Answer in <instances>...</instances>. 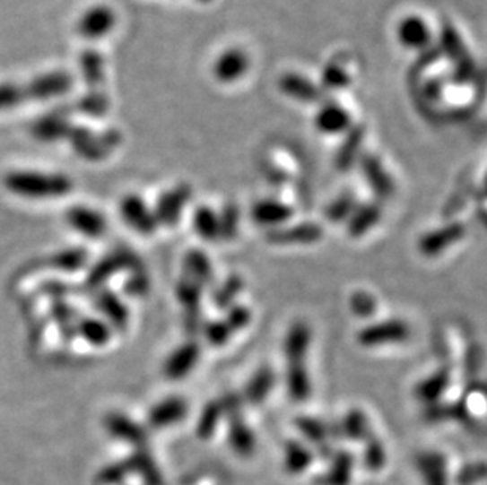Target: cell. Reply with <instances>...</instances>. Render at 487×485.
Instances as JSON below:
<instances>
[{
    "mask_svg": "<svg viewBox=\"0 0 487 485\" xmlns=\"http://www.w3.org/2000/svg\"><path fill=\"white\" fill-rule=\"evenodd\" d=\"M4 185L14 195L32 201L59 199L68 195L73 188L72 180L66 175L45 174L32 170L10 172L5 175Z\"/></svg>",
    "mask_w": 487,
    "mask_h": 485,
    "instance_id": "6da1fadb",
    "label": "cell"
},
{
    "mask_svg": "<svg viewBox=\"0 0 487 485\" xmlns=\"http://www.w3.org/2000/svg\"><path fill=\"white\" fill-rule=\"evenodd\" d=\"M66 139L72 141L73 149L76 150L83 158L98 161L117 147L120 143V134L117 131L111 130L97 136L89 128L72 126Z\"/></svg>",
    "mask_w": 487,
    "mask_h": 485,
    "instance_id": "7a4b0ae2",
    "label": "cell"
},
{
    "mask_svg": "<svg viewBox=\"0 0 487 485\" xmlns=\"http://www.w3.org/2000/svg\"><path fill=\"white\" fill-rule=\"evenodd\" d=\"M24 87L26 101H45L52 98H59L70 91L73 87V78L66 72L45 73L39 78L32 79Z\"/></svg>",
    "mask_w": 487,
    "mask_h": 485,
    "instance_id": "3957f363",
    "label": "cell"
},
{
    "mask_svg": "<svg viewBox=\"0 0 487 485\" xmlns=\"http://www.w3.org/2000/svg\"><path fill=\"white\" fill-rule=\"evenodd\" d=\"M120 214L128 226L143 235H152L158 227L155 213L137 195H126L120 204Z\"/></svg>",
    "mask_w": 487,
    "mask_h": 485,
    "instance_id": "277c9868",
    "label": "cell"
},
{
    "mask_svg": "<svg viewBox=\"0 0 487 485\" xmlns=\"http://www.w3.org/2000/svg\"><path fill=\"white\" fill-rule=\"evenodd\" d=\"M116 21L117 18L112 8L97 5L83 14V18L78 22V30L84 39H101L111 32L116 26Z\"/></svg>",
    "mask_w": 487,
    "mask_h": 485,
    "instance_id": "5b68a950",
    "label": "cell"
},
{
    "mask_svg": "<svg viewBox=\"0 0 487 485\" xmlns=\"http://www.w3.org/2000/svg\"><path fill=\"white\" fill-rule=\"evenodd\" d=\"M66 221L72 229L89 238H100L106 232V221L103 214L89 207L78 205L72 208L66 214Z\"/></svg>",
    "mask_w": 487,
    "mask_h": 485,
    "instance_id": "8992f818",
    "label": "cell"
},
{
    "mask_svg": "<svg viewBox=\"0 0 487 485\" xmlns=\"http://www.w3.org/2000/svg\"><path fill=\"white\" fill-rule=\"evenodd\" d=\"M409 337V328L403 322H385V324L372 325L370 328L361 331L360 342L366 347H376L382 343L401 342Z\"/></svg>",
    "mask_w": 487,
    "mask_h": 485,
    "instance_id": "52a82bcc",
    "label": "cell"
},
{
    "mask_svg": "<svg viewBox=\"0 0 487 485\" xmlns=\"http://www.w3.org/2000/svg\"><path fill=\"white\" fill-rule=\"evenodd\" d=\"M189 197L191 195L188 186H178L160 197L155 213L158 224H176L183 212V205L189 201Z\"/></svg>",
    "mask_w": 487,
    "mask_h": 485,
    "instance_id": "ba28073f",
    "label": "cell"
},
{
    "mask_svg": "<svg viewBox=\"0 0 487 485\" xmlns=\"http://www.w3.org/2000/svg\"><path fill=\"white\" fill-rule=\"evenodd\" d=\"M72 125L66 120V117L62 112H54L48 116L41 117L32 126L33 136L39 141H57V139H66L70 133Z\"/></svg>",
    "mask_w": 487,
    "mask_h": 485,
    "instance_id": "9c48e42d",
    "label": "cell"
},
{
    "mask_svg": "<svg viewBox=\"0 0 487 485\" xmlns=\"http://www.w3.org/2000/svg\"><path fill=\"white\" fill-rule=\"evenodd\" d=\"M81 72L84 76V82L89 87V91H103L101 87L104 84V58L101 54L93 49L81 54L79 58Z\"/></svg>",
    "mask_w": 487,
    "mask_h": 485,
    "instance_id": "30bf717a",
    "label": "cell"
},
{
    "mask_svg": "<svg viewBox=\"0 0 487 485\" xmlns=\"http://www.w3.org/2000/svg\"><path fill=\"white\" fill-rule=\"evenodd\" d=\"M464 229L459 224H451V226L443 227L440 230L429 233L428 237L422 239V251L428 255H434L437 253H442L449 245L462 238Z\"/></svg>",
    "mask_w": 487,
    "mask_h": 485,
    "instance_id": "8fae6325",
    "label": "cell"
},
{
    "mask_svg": "<svg viewBox=\"0 0 487 485\" xmlns=\"http://www.w3.org/2000/svg\"><path fill=\"white\" fill-rule=\"evenodd\" d=\"M418 468L426 485H448L447 465L440 454H422L418 459Z\"/></svg>",
    "mask_w": 487,
    "mask_h": 485,
    "instance_id": "7c38bea8",
    "label": "cell"
},
{
    "mask_svg": "<svg viewBox=\"0 0 487 485\" xmlns=\"http://www.w3.org/2000/svg\"><path fill=\"white\" fill-rule=\"evenodd\" d=\"M197 356H199L197 345L195 343L183 345L182 349L177 350L176 353L170 356V361L166 362V374L170 378H182L195 368Z\"/></svg>",
    "mask_w": 487,
    "mask_h": 485,
    "instance_id": "4fadbf2b",
    "label": "cell"
},
{
    "mask_svg": "<svg viewBox=\"0 0 487 485\" xmlns=\"http://www.w3.org/2000/svg\"><path fill=\"white\" fill-rule=\"evenodd\" d=\"M311 342V331L305 324L293 325L286 337L284 351L291 362H301Z\"/></svg>",
    "mask_w": 487,
    "mask_h": 485,
    "instance_id": "5bb4252c",
    "label": "cell"
},
{
    "mask_svg": "<svg viewBox=\"0 0 487 485\" xmlns=\"http://www.w3.org/2000/svg\"><path fill=\"white\" fill-rule=\"evenodd\" d=\"M185 411H187V408H185V402L182 399H168V401L160 403L158 407L153 408L150 420H152V424H155L158 428H164V426H170L172 422L182 420Z\"/></svg>",
    "mask_w": 487,
    "mask_h": 485,
    "instance_id": "9a60e30c",
    "label": "cell"
},
{
    "mask_svg": "<svg viewBox=\"0 0 487 485\" xmlns=\"http://www.w3.org/2000/svg\"><path fill=\"white\" fill-rule=\"evenodd\" d=\"M253 216L259 224H281L292 216V210L276 202H260L254 207Z\"/></svg>",
    "mask_w": 487,
    "mask_h": 485,
    "instance_id": "2e32d148",
    "label": "cell"
},
{
    "mask_svg": "<svg viewBox=\"0 0 487 485\" xmlns=\"http://www.w3.org/2000/svg\"><path fill=\"white\" fill-rule=\"evenodd\" d=\"M287 386L295 401L308 399L311 386H309V378L306 374L305 366L301 362H291V368L287 372Z\"/></svg>",
    "mask_w": 487,
    "mask_h": 485,
    "instance_id": "e0dca14e",
    "label": "cell"
},
{
    "mask_svg": "<svg viewBox=\"0 0 487 485\" xmlns=\"http://www.w3.org/2000/svg\"><path fill=\"white\" fill-rule=\"evenodd\" d=\"M352 460L349 454H339L330 472L325 474L324 478L318 479L322 485H349L352 479Z\"/></svg>",
    "mask_w": 487,
    "mask_h": 485,
    "instance_id": "ac0fdd59",
    "label": "cell"
},
{
    "mask_svg": "<svg viewBox=\"0 0 487 485\" xmlns=\"http://www.w3.org/2000/svg\"><path fill=\"white\" fill-rule=\"evenodd\" d=\"M195 229L202 238L214 239L222 235V221L210 208H199L195 214Z\"/></svg>",
    "mask_w": 487,
    "mask_h": 485,
    "instance_id": "d6986e66",
    "label": "cell"
},
{
    "mask_svg": "<svg viewBox=\"0 0 487 485\" xmlns=\"http://www.w3.org/2000/svg\"><path fill=\"white\" fill-rule=\"evenodd\" d=\"M320 229L314 224H303V226H295L292 229H287L283 232L274 235V241H295V243H311L320 238Z\"/></svg>",
    "mask_w": 487,
    "mask_h": 485,
    "instance_id": "ffe728a7",
    "label": "cell"
},
{
    "mask_svg": "<svg viewBox=\"0 0 487 485\" xmlns=\"http://www.w3.org/2000/svg\"><path fill=\"white\" fill-rule=\"evenodd\" d=\"M109 100L104 95V91H89L85 97L81 98L78 109L87 116L100 117L108 112Z\"/></svg>",
    "mask_w": 487,
    "mask_h": 485,
    "instance_id": "44dd1931",
    "label": "cell"
},
{
    "mask_svg": "<svg viewBox=\"0 0 487 485\" xmlns=\"http://www.w3.org/2000/svg\"><path fill=\"white\" fill-rule=\"evenodd\" d=\"M274 386V376L270 370H260L257 376L254 377L251 383L248 385L247 397L249 401L257 403V402L264 401L265 395L268 394V391Z\"/></svg>",
    "mask_w": 487,
    "mask_h": 485,
    "instance_id": "7402d4cb",
    "label": "cell"
},
{
    "mask_svg": "<svg viewBox=\"0 0 487 485\" xmlns=\"http://www.w3.org/2000/svg\"><path fill=\"white\" fill-rule=\"evenodd\" d=\"M311 454L299 443H289L286 447L287 472H301L311 463Z\"/></svg>",
    "mask_w": 487,
    "mask_h": 485,
    "instance_id": "603a6c76",
    "label": "cell"
},
{
    "mask_svg": "<svg viewBox=\"0 0 487 485\" xmlns=\"http://www.w3.org/2000/svg\"><path fill=\"white\" fill-rule=\"evenodd\" d=\"M378 216H380V212L377 207H364L353 214V218L351 220V224H349V230H351L353 237H358V235H363L366 233L368 229L374 226L377 221H378Z\"/></svg>",
    "mask_w": 487,
    "mask_h": 485,
    "instance_id": "cb8c5ba5",
    "label": "cell"
},
{
    "mask_svg": "<svg viewBox=\"0 0 487 485\" xmlns=\"http://www.w3.org/2000/svg\"><path fill=\"white\" fill-rule=\"evenodd\" d=\"M26 103L24 87L20 84H0V112L2 110L14 109L20 104Z\"/></svg>",
    "mask_w": 487,
    "mask_h": 485,
    "instance_id": "d4e9b609",
    "label": "cell"
},
{
    "mask_svg": "<svg viewBox=\"0 0 487 485\" xmlns=\"http://www.w3.org/2000/svg\"><path fill=\"white\" fill-rule=\"evenodd\" d=\"M447 383H448L447 374H436V376L430 377L428 382L420 385L418 394L424 401H434L442 394L443 389L447 388Z\"/></svg>",
    "mask_w": 487,
    "mask_h": 485,
    "instance_id": "484cf974",
    "label": "cell"
},
{
    "mask_svg": "<svg viewBox=\"0 0 487 485\" xmlns=\"http://www.w3.org/2000/svg\"><path fill=\"white\" fill-rule=\"evenodd\" d=\"M344 432L349 438H353V440L363 438L364 435L368 434V420L364 418V414L360 411H352L347 414L344 420Z\"/></svg>",
    "mask_w": 487,
    "mask_h": 485,
    "instance_id": "4316f807",
    "label": "cell"
},
{
    "mask_svg": "<svg viewBox=\"0 0 487 485\" xmlns=\"http://www.w3.org/2000/svg\"><path fill=\"white\" fill-rule=\"evenodd\" d=\"M232 446L240 454H251L254 449V437L245 426L237 424L230 430Z\"/></svg>",
    "mask_w": 487,
    "mask_h": 485,
    "instance_id": "83f0119b",
    "label": "cell"
},
{
    "mask_svg": "<svg viewBox=\"0 0 487 485\" xmlns=\"http://www.w3.org/2000/svg\"><path fill=\"white\" fill-rule=\"evenodd\" d=\"M487 476V465L484 463H474V465L462 468V472L457 474V484L459 485H474L480 482Z\"/></svg>",
    "mask_w": 487,
    "mask_h": 485,
    "instance_id": "f1b7e54d",
    "label": "cell"
},
{
    "mask_svg": "<svg viewBox=\"0 0 487 485\" xmlns=\"http://www.w3.org/2000/svg\"><path fill=\"white\" fill-rule=\"evenodd\" d=\"M188 268L197 281H204L210 276V262L202 253L189 254Z\"/></svg>",
    "mask_w": 487,
    "mask_h": 485,
    "instance_id": "f546056e",
    "label": "cell"
},
{
    "mask_svg": "<svg viewBox=\"0 0 487 485\" xmlns=\"http://www.w3.org/2000/svg\"><path fill=\"white\" fill-rule=\"evenodd\" d=\"M299 428L303 430V434L309 440L318 443V445L326 438V428L317 420H301L299 422Z\"/></svg>",
    "mask_w": 487,
    "mask_h": 485,
    "instance_id": "4dcf8cb0",
    "label": "cell"
},
{
    "mask_svg": "<svg viewBox=\"0 0 487 485\" xmlns=\"http://www.w3.org/2000/svg\"><path fill=\"white\" fill-rule=\"evenodd\" d=\"M384 463V447L378 441H370V446L366 449V465L370 466V470H378Z\"/></svg>",
    "mask_w": 487,
    "mask_h": 485,
    "instance_id": "1f68e13d",
    "label": "cell"
},
{
    "mask_svg": "<svg viewBox=\"0 0 487 485\" xmlns=\"http://www.w3.org/2000/svg\"><path fill=\"white\" fill-rule=\"evenodd\" d=\"M218 411H220V407H208L205 410V413L202 416L201 426H199V432L202 435H210V432H213L214 426L218 422Z\"/></svg>",
    "mask_w": 487,
    "mask_h": 485,
    "instance_id": "d6a6232c",
    "label": "cell"
},
{
    "mask_svg": "<svg viewBox=\"0 0 487 485\" xmlns=\"http://www.w3.org/2000/svg\"><path fill=\"white\" fill-rule=\"evenodd\" d=\"M352 305H353V309L360 316H368V314L374 311V301L366 293H358V295H355L353 299H352Z\"/></svg>",
    "mask_w": 487,
    "mask_h": 485,
    "instance_id": "836d02e7",
    "label": "cell"
},
{
    "mask_svg": "<svg viewBox=\"0 0 487 485\" xmlns=\"http://www.w3.org/2000/svg\"><path fill=\"white\" fill-rule=\"evenodd\" d=\"M210 342L222 343L228 341L229 328L228 324H216L210 326V330L207 333Z\"/></svg>",
    "mask_w": 487,
    "mask_h": 485,
    "instance_id": "e575fe53",
    "label": "cell"
},
{
    "mask_svg": "<svg viewBox=\"0 0 487 485\" xmlns=\"http://www.w3.org/2000/svg\"><path fill=\"white\" fill-rule=\"evenodd\" d=\"M352 201H345V202H336L333 207H330V210H328V214H330V218H332L333 221H343V218H347L349 214H351L352 212Z\"/></svg>",
    "mask_w": 487,
    "mask_h": 485,
    "instance_id": "d590c367",
    "label": "cell"
},
{
    "mask_svg": "<svg viewBox=\"0 0 487 485\" xmlns=\"http://www.w3.org/2000/svg\"><path fill=\"white\" fill-rule=\"evenodd\" d=\"M249 322V312L247 311V309H243V307H237V309H234V312L230 314V317H229L228 324L234 325L235 328H241V326H245V325Z\"/></svg>",
    "mask_w": 487,
    "mask_h": 485,
    "instance_id": "8d00e7d4",
    "label": "cell"
},
{
    "mask_svg": "<svg viewBox=\"0 0 487 485\" xmlns=\"http://www.w3.org/2000/svg\"><path fill=\"white\" fill-rule=\"evenodd\" d=\"M178 293H180V298H182L187 305H191L193 301L197 299V285L187 282L183 287H180Z\"/></svg>",
    "mask_w": 487,
    "mask_h": 485,
    "instance_id": "74e56055",
    "label": "cell"
}]
</instances>
